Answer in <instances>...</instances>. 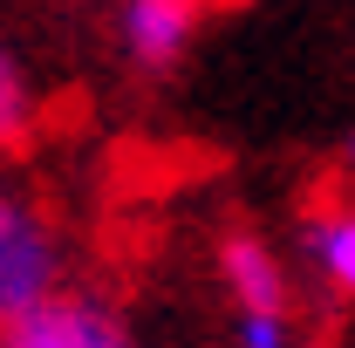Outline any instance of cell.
Masks as SVG:
<instances>
[{
	"mask_svg": "<svg viewBox=\"0 0 355 348\" xmlns=\"http://www.w3.org/2000/svg\"><path fill=\"white\" fill-rule=\"evenodd\" d=\"M62 239L28 198L0 191V328H14L21 314H35L42 301H55L62 287Z\"/></svg>",
	"mask_w": 355,
	"mask_h": 348,
	"instance_id": "6da1fadb",
	"label": "cell"
},
{
	"mask_svg": "<svg viewBox=\"0 0 355 348\" xmlns=\"http://www.w3.org/2000/svg\"><path fill=\"white\" fill-rule=\"evenodd\" d=\"M301 239H308V266H314V280H321L328 294L355 301V191L328 198V205H314Z\"/></svg>",
	"mask_w": 355,
	"mask_h": 348,
	"instance_id": "5b68a950",
	"label": "cell"
},
{
	"mask_svg": "<svg viewBox=\"0 0 355 348\" xmlns=\"http://www.w3.org/2000/svg\"><path fill=\"white\" fill-rule=\"evenodd\" d=\"M0 348H137V342L110 307L83 301V294H55L35 314H21L14 328H0Z\"/></svg>",
	"mask_w": 355,
	"mask_h": 348,
	"instance_id": "7a4b0ae2",
	"label": "cell"
},
{
	"mask_svg": "<svg viewBox=\"0 0 355 348\" xmlns=\"http://www.w3.org/2000/svg\"><path fill=\"white\" fill-rule=\"evenodd\" d=\"M219 280L239 314H294V287H287V266L266 246L260 232H225L219 239Z\"/></svg>",
	"mask_w": 355,
	"mask_h": 348,
	"instance_id": "277c9868",
	"label": "cell"
},
{
	"mask_svg": "<svg viewBox=\"0 0 355 348\" xmlns=\"http://www.w3.org/2000/svg\"><path fill=\"white\" fill-rule=\"evenodd\" d=\"M335 171H342V184L355 191V130L342 137V150H335Z\"/></svg>",
	"mask_w": 355,
	"mask_h": 348,
	"instance_id": "ba28073f",
	"label": "cell"
},
{
	"mask_svg": "<svg viewBox=\"0 0 355 348\" xmlns=\"http://www.w3.org/2000/svg\"><path fill=\"white\" fill-rule=\"evenodd\" d=\"M28 116H35L28 76H21V62L0 48V143H21V137H28Z\"/></svg>",
	"mask_w": 355,
	"mask_h": 348,
	"instance_id": "8992f818",
	"label": "cell"
},
{
	"mask_svg": "<svg viewBox=\"0 0 355 348\" xmlns=\"http://www.w3.org/2000/svg\"><path fill=\"white\" fill-rule=\"evenodd\" d=\"M239 348H294V314H239Z\"/></svg>",
	"mask_w": 355,
	"mask_h": 348,
	"instance_id": "52a82bcc",
	"label": "cell"
},
{
	"mask_svg": "<svg viewBox=\"0 0 355 348\" xmlns=\"http://www.w3.org/2000/svg\"><path fill=\"white\" fill-rule=\"evenodd\" d=\"M205 21V0H116V35L137 69H171Z\"/></svg>",
	"mask_w": 355,
	"mask_h": 348,
	"instance_id": "3957f363",
	"label": "cell"
}]
</instances>
